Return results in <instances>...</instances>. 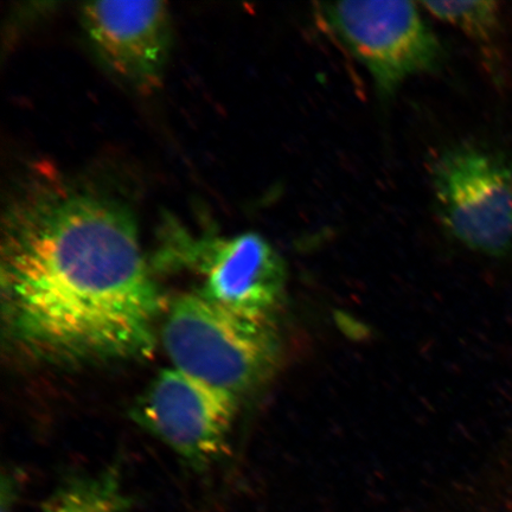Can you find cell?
Returning <instances> with one entry per match:
<instances>
[{"instance_id":"cell-4","label":"cell","mask_w":512,"mask_h":512,"mask_svg":"<svg viewBox=\"0 0 512 512\" xmlns=\"http://www.w3.org/2000/svg\"><path fill=\"white\" fill-rule=\"evenodd\" d=\"M434 200L447 233L472 251L512 252V170L476 147L448 150L432 170Z\"/></svg>"},{"instance_id":"cell-6","label":"cell","mask_w":512,"mask_h":512,"mask_svg":"<svg viewBox=\"0 0 512 512\" xmlns=\"http://www.w3.org/2000/svg\"><path fill=\"white\" fill-rule=\"evenodd\" d=\"M169 253L201 278L203 297L246 315L273 316L285 291V265L256 233L202 240L178 239Z\"/></svg>"},{"instance_id":"cell-8","label":"cell","mask_w":512,"mask_h":512,"mask_svg":"<svg viewBox=\"0 0 512 512\" xmlns=\"http://www.w3.org/2000/svg\"><path fill=\"white\" fill-rule=\"evenodd\" d=\"M43 512H132L118 472L75 477L57 488L43 504Z\"/></svg>"},{"instance_id":"cell-9","label":"cell","mask_w":512,"mask_h":512,"mask_svg":"<svg viewBox=\"0 0 512 512\" xmlns=\"http://www.w3.org/2000/svg\"><path fill=\"white\" fill-rule=\"evenodd\" d=\"M422 10L478 43H489L497 35L501 10L496 2H420Z\"/></svg>"},{"instance_id":"cell-7","label":"cell","mask_w":512,"mask_h":512,"mask_svg":"<svg viewBox=\"0 0 512 512\" xmlns=\"http://www.w3.org/2000/svg\"><path fill=\"white\" fill-rule=\"evenodd\" d=\"M80 18L96 55L113 74L138 91L159 87L171 40L166 3H87Z\"/></svg>"},{"instance_id":"cell-1","label":"cell","mask_w":512,"mask_h":512,"mask_svg":"<svg viewBox=\"0 0 512 512\" xmlns=\"http://www.w3.org/2000/svg\"><path fill=\"white\" fill-rule=\"evenodd\" d=\"M4 334L56 364L150 356L165 313L130 210L61 178H38L3 220Z\"/></svg>"},{"instance_id":"cell-2","label":"cell","mask_w":512,"mask_h":512,"mask_svg":"<svg viewBox=\"0 0 512 512\" xmlns=\"http://www.w3.org/2000/svg\"><path fill=\"white\" fill-rule=\"evenodd\" d=\"M159 337L172 368L238 400L258 389L279 360L273 316L229 310L198 292L172 300Z\"/></svg>"},{"instance_id":"cell-10","label":"cell","mask_w":512,"mask_h":512,"mask_svg":"<svg viewBox=\"0 0 512 512\" xmlns=\"http://www.w3.org/2000/svg\"><path fill=\"white\" fill-rule=\"evenodd\" d=\"M17 483L15 482L14 477H9L8 479L3 478L2 484V512H12V507H14V503L16 501L15 496L17 494L16 490Z\"/></svg>"},{"instance_id":"cell-3","label":"cell","mask_w":512,"mask_h":512,"mask_svg":"<svg viewBox=\"0 0 512 512\" xmlns=\"http://www.w3.org/2000/svg\"><path fill=\"white\" fill-rule=\"evenodd\" d=\"M317 12L325 27L367 69L382 96L393 95L412 76L432 72L443 57L419 3H322Z\"/></svg>"},{"instance_id":"cell-5","label":"cell","mask_w":512,"mask_h":512,"mask_svg":"<svg viewBox=\"0 0 512 512\" xmlns=\"http://www.w3.org/2000/svg\"><path fill=\"white\" fill-rule=\"evenodd\" d=\"M240 400L175 368L160 371L133 408V419L196 467L226 450Z\"/></svg>"}]
</instances>
